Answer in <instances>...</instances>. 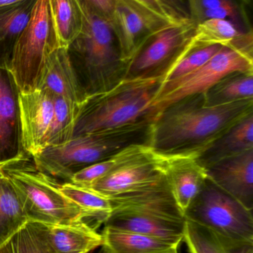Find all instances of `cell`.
<instances>
[{
	"label": "cell",
	"instance_id": "cell-14",
	"mask_svg": "<svg viewBox=\"0 0 253 253\" xmlns=\"http://www.w3.org/2000/svg\"><path fill=\"white\" fill-rule=\"evenodd\" d=\"M162 155L163 173L174 200L184 213L207 178L206 169L198 162L196 155Z\"/></svg>",
	"mask_w": 253,
	"mask_h": 253
},
{
	"label": "cell",
	"instance_id": "cell-26",
	"mask_svg": "<svg viewBox=\"0 0 253 253\" xmlns=\"http://www.w3.org/2000/svg\"><path fill=\"white\" fill-rule=\"evenodd\" d=\"M59 190L70 200L80 207L85 215V222L95 230H98L101 224H105L112 212L109 199L92 189L80 187L66 181L59 184Z\"/></svg>",
	"mask_w": 253,
	"mask_h": 253
},
{
	"label": "cell",
	"instance_id": "cell-38",
	"mask_svg": "<svg viewBox=\"0 0 253 253\" xmlns=\"http://www.w3.org/2000/svg\"><path fill=\"white\" fill-rule=\"evenodd\" d=\"M100 253H104L103 251H102V252Z\"/></svg>",
	"mask_w": 253,
	"mask_h": 253
},
{
	"label": "cell",
	"instance_id": "cell-30",
	"mask_svg": "<svg viewBox=\"0 0 253 253\" xmlns=\"http://www.w3.org/2000/svg\"><path fill=\"white\" fill-rule=\"evenodd\" d=\"M223 47L220 44H199L192 39L181 54L163 74L161 85L182 78L199 69Z\"/></svg>",
	"mask_w": 253,
	"mask_h": 253
},
{
	"label": "cell",
	"instance_id": "cell-24",
	"mask_svg": "<svg viewBox=\"0 0 253 253\" xmlns=\"http://www.w3.org/2000/svg\"><path fill=\"white\" fill-rule=\"evenodd\" d=\"M184 241L190 253H253V243L228 239L187 220Z\"/></svg>",
	"mask_w": 253,
	"mask_h": 253
},
{
	"label": "cell",
	"instance_id": "cell-37",
	"mask_svg": "<svg viewBox=\"0 0 253 253\" xmlns=\"http://www.w3.org/2000/svg\"><path fill=\"white\" fill-rule=\"evenodd\" d=\"M23 1H25V0H0V8L8 7V6L13 5V4H17V3L22 2Z\"/></svg>",
	"mask_w": 253,
	"mask_h": 253
},
{
	"label": "cell",
	"instance_id": "cell-13",
	"mask_svg": "<svg viewBox=\"0 0 253 253\" xmlns=\"http://www.w3.org/2000/svg\"><path fill=\"white\" fill-rule=\"evenodd\" d=\"M114 211H135L185 220L174 200L164 173L137 190L108 198Z\"/></svg>",
	"mask_w": 253,
	"mask_h": 253
},
{
	"label": "cell",
	"instance_id": "cell-34",
	"mask_svg": "<svg viewBox=\"0 0 253 253\" xmlns=\"http://www.w3.org/2000/svg\"><path fill=\"white\" fill-rule=\"evenodd\" d=\"M168 14L175 22L188 20V9L186 0H160Z\"/></svg>",
	"mask_w": 253,
	"mask_h": 253
},
{
	"label": "cell",
	"instance_id": "cell-6",
	"mask_svg": "<svg viewBox=\"0 0 253 253\" xmlns=\"http://www.w3.org/2000/svg\"><path fill=\"white\" fill-rule=\"evenodd\" d=\"M58 47L48 0H36L6 66L19 93L39 88L48 59Z\"/></svg>",
	"mask_w": 253,
	"mask_h": 253
},
{
	"label": "cell",
	"instance_id": "cell-10",
	"mask_svg": "<svg viewBox=\"0 0 253 253\" xmlns=\"http://www.w3.org/2000/svg\"><path fill=\"white\" fill-rule=\"evenodd\" d=\"M196 26L188 19L157 33L131 61L126 78L163 76L191 41Z\"/></svg>",
	"mask_w": 253,
	"mask_h": 253
},
{
	"label": "cell",
	"instance_id": "cell-11",
	"mask_svg": "<svg viewBox=\"0 0 253 253\" xmlns=\"http://www.w3.org/2000/svg\"><path fill=\"white\" fill-rule=\"evenodd\" d=\"M111 23L122 60L129 65L150 38L177 22L154 13L135 0H117Z\"/></svg>",
	"mask_w": 253,
	"mask_h": 253
},
{
	"label": "cell",
	"instance_id": "cell-12",
	"mask_svg": "<svg viewBox=\"0 0 253 253\" xmlns=\"http://www.w3.org/2000/svg\"><path fill=\"white\" fill-rule=\"evenodd\" d=\"M17 104L20 144L33 157L46 147L54 109L53 96L43 89L18 92Z\"/></svg>",
	"mask_w": 253,
	"mask_h": 253
},
{
	"label": "cell",
	"instance_id": "cell-15",
	"mask_svg": "<svg viewBox=\"0 0 253 253\" xmlns=\"http://www.w3.org/2000/svg\"><path fill=\"white\" fill-rule=\"evenodd\" d=\"M207 178L221 190L253 210V150L206 169Z\"/></svg>",
	"mask_w": 253,
	"mask_h": 253
},
{
	"label": "cell",
	"instance_id": "cell-27",
	"mask_svg": "<svg viewBox=\"0 0 253 253\" xmlns=\"http://www.w3.org/2000/svg\"><path fill=\"white\" fill-rule=\"evenodd\" d=\"M203 95L205 105L208 107L253 99V72L230 73L218 80Z\"/></svg>",
	"mask_w": 253,
	"mask_h": 253
},
{
	"label": "cell",
	"instance_id": "cell-17",
	"mask_svg": "<svg viewBox=\"0 0 253 253\" xmlns=\"http://www.w3.org/2000/svg\"><path fill=\"white\" fill-rule=\"evenodd\" d=\"M38 89L48 90L53 96L81 105L86 95L80 84L68 49L58 47L51 53Z\"/></svg>",
	"mask_w": 253,
	"mask_h": 253
},
{
	"label": "cell",
	"instance_id": "cell-8",
	"mask_svg": "<svg viewBox=\"0 0 253 253\" xmlns=\"http://www.w3.org/2000/svg\"><path fill=\"white\" fill-rule=\"evenodd\" d=\"M236 71L253 72V56L237 49L224 46L199 69L160 86L152 104V120L174 102L192 95L205 93L224 76Z\"/></svg>",
	"mask_w": 253,
	"mask_h": 253
},
{
	"label": "cell",
	"instance_id": "cell-1",
	"mask_svg": "<svg viewBox=\"0 0 253 253\" xmlns=\"http://www.w3.org/2000/svg\"><path fill=\"white\" fill-rule=\"evenodd\" d=\"M252 114L253 99L208 107L203 93L187 96L154 117L150 146L160 154L199 156Z\"/></svg>",
	"mask_w": 253,
	"mask_h": 253
},
{
	"label": "cell",
	"instance_id": "cell-16",
	"mask_svg": "<svg viewBox=\"0 0 253 253\" xmlns=\"http://www.w3.org/2000/svg\"><path fill=\"white\" fill-rule=\"evenodd\" d=\"M186 220L135 211H114L105 226L157 238L179 245L184 241Z\"/></svg>",
	"mask_w": 253,
	"mask_h": 253
},
{
	"label": "cell",
	"instance_id": "cell-29",
	"mask_svg": "<svg viewBox=\"0 0 253 253\" xmlns=\"http://www.w3.org/2000/svg\"><path fill=\"white\" fill-rule=\"evenodd\" d=\"M58 45L69 48L83 26V15L77 0H48Z\"/></svg>",
	"mask_w": 253,
	"mask_h": 253
},
{
	"label": "cell",
	"instance_id": "cell-18",
	"mask_svg": "<svg viewBox=\"0 0 253 253\" xmlns=\"http://www.w3.org/2000/svg\"><path fill=\"white\" fill-rule=\"evenodd\" d=\"M7 68L0 67V163L20 153L18 92ZM20 143V141H19Z\"/></svg>",
	"mask_w": 253,
	"mask_h": 253
},
{
	"label": "cell",
	"instance_id": "cell-25",
	"mask_svg": "<svg viewBox=\"0 0 253 253\" xmlns=\"http://www.w3.org/2000/svg\"><path fill=\"white\" fill-rule=\"evenodd\" d=\"M36 0L0 8V67L6 68L15 42L31 17Z\"/></svg>",
	"mask_w": 253,
	"mask_h": 253
},
{
	"label": "cell",
	"instance_id": "cell-22",
	"mask_svg": "<svg viewBox=\"0 0 253 253\" xmlns=\"http://www.w3.org/2000/svg\"><path fill=\"white\" fill-rule=\"evenodd\" d=\"M102 251L105 253H178L179 245L105 226Z\"/></svg>",
	"mask_w": 253,
	"mask_h": 253
},
{
	"label": "cell",
	"instance_id": "cell-9",
	"mask_svg": "<svg viewBox=\"0 0 253 253\" xmlns=\"http://www.w3.org/2000/svg\"><path fill=\"white\" fill-rule=\"evenodd\" d=\"M112 169L90 189L107 198L137 190L163 172V155L148 144H134L117 153Z\"/></svg>",
	"mask_w": 253,
	"mask_h": 253
},
{
	"label": "cell",
	"instance_id": "cell-19",
	"mask_svg": "<svg viewBox=\"0 0 253 253\" xmlns=\"http://www.w3.org/2000/svg\"><path fill=\"white\" fill-rule=\"evenodd\" d=\"M40 224L48 243L56 253H90L102 246L101 233L85 221Z\"/></svg>",
	"mask_w": 253,
	"mask_h": 253
},
{
	"label": "cell",
	"instance_id": "cell-23",
	"mask_svg": "<svg viewBox=\"0 0 253 253\" xmlns=\"http://www.w3.org/2000/svg\"><path fill=\"white\" fill-rule=\"evenodd\" d=\"M186 2L189 18L196 25L206 19L222 18L244 31H253L247 12L252 0H186Z\"/></svg>",
	"mask_w": 253,
	"mask_h": 253
},
{
	"label": "cell",
	"instance_id": "cell-32",
	"mask_svg": "<svg viewBox=\"0 0 253 253\" xmlns=\"http://www.w3.org/2000/svg\"><path fill=\"white\" fill-rule=\"evenodd\" d=\"M0 253H57L48 243L41 224L28 221L0 248Z\"/></svg>",
	"mask_w": 253,
	"mask_h": 253
},
{
	"label": "cell",
	"instance_id": "cell-4",
	"mask_svg": "<svg viewBox=\"0 0 253 253\" xmlns=\"http://www.w3.org/2000/svg\"><path fill=\"white\" fill-rule=\"evenodd\" d=\"M162 77L125 78L107 91L86 96L80 105L74 136L108 130L145 119L152 121L150 111Z\"/></svg>",
	"mask_w": 253,
	"mask_h": 253
},
{
	"label": "cell",
	"instance_id": "cell-2",
	"mask_svg": "<svg viewBox=\"0 0 253 253\" xmlns=\"http://www.w3.org/2000/svg\"><path fill=\"white\" fill-rule=\"evenodd\" d=\"M83 15V26L68 51L86 96L107 91L126 78L127 64L122 60L112 25L83 0H77Z\"/></svg>",
	"mask_w": 253,
	"mask_h": 253
},
{
	"label": "cell",
	"instance_id": "cell-5",
	"mask_svg": "<svg viewBox=\"0 0 253 253\" xmlns=\"http://www.w3.org/2000/svg\"><path fill=\"white\" fill-rule=\"evenodd\" d=\"M0 166L16 190L28 221L45 224L84 221L83 211L60 191L56 179L28 162L22 153Z\"/></svg>",
	"mask_w": 253,
	"mask_h": 253
},
{
	"label": "cell",
	"instance_id": "cell-7",
	"mask_svg": "<svg viewBox=\"0 0 253 253\" xmlns=\"http://www.w3.org/2000/svg\"><path fill=\"white\" fill-rule=\"evenodd\" d=\"M184 216L224 237L253 243V211L209 178L205 180Z\"/></svg>",
	"mask_w": 253,
	"mask_h": 253
},
{
	"label": "cell",
	"instance_id": "cell-20",
	"mask_svg": "<svg viewBox=\"0 0 253 253\" xmlns=\"http://www.w3.org/2000/svg\"><path fill=\"white\" fill-rule=\"evenodd\" d=\"M193 40L199 44L233 47L253 56V31H244L229 19L212 18L198 24Z\"/></svg>",
	"mask_w": 253,
	"mask_h": 253
},
{
	"label": "cell",
	"instance_id": "cell-21",
	"mask_svg": "<svg viewBox=\"0 0 253 253\" xmlns=\"http://www.w3.org/2000/svg\"><path fill=\"white\" fill-rule=\"evenodd\" d=\"M253 150V114L233 126L197 157L205 169Z\"/></svg>",
	"mask_w": 253,
	"mask_h": 253
},
{
	"label": "cell",
	"instance_id": "cell-35",
	"mask_svg": "<svg viewBox=\"0 0 253 253\" xmlns=\"http://www.w3.org/2000/svg\"><path fill=\"white\" fill-rule=\"evenodd\" d=\"M97 13L111 22L117 0H83Z\"/></svg>",
	"mask_w": 253,
	"mask_h": 253
},
{
	"label": "cell",
	"instance_id": "cell-3",
	"mask_svg": "<svg viewBox=\"0 0 253 253\" xmlns=\"http://www.w3.org/2000/svg\"><path fill=\"white\" fill-rule=\"evenodd\" d=\"M152 121L145 119L108 130L76 135L57 146H49L33 156L36 168L52 178L69 181L77 171L112 157L134 144H148Z\"/></svg>",
	"mask_w": 253,
	"mask_h": 253
},
{
	"label": "cell",
	"instance_id": "cell-36",
	"mask_svg": "<svg viewBox=\"0 0 253 253\" xmlns=\"http://www.w3.org/2000/svg\"><path fill=\"white\" fill-rule=\"evenodd\" d=\"M135 1H138L140 4L145 6L147 8L152 10L154 13H157V14L159 15H161V16L168 18V19H171V20L175 22V21H174L173 19L169 16V15L168 14L166 8H165L163 4L160 2V0H135Z\"/></svg>",
	"mask_w": 253,
	"mask_h": 253
},
{
	"label": "cell",
	"instance_id": "cell-31",
	"mask_svg": "<svg viewBox=\"0 0 253 253\" xmlns=\"http://www.w3.org/2000/svg\"><path fill=\"white\" fill-rule=\"evenodd\" d=\"M53 119L46 138V147L57 146L71 140L80 105L59 96H53Z\"/></svg>",
	"mask_w": 253,
	"mask_h": 253
},
{
	"label": "cell",
	"instance_id": "cell-28",
	"mask_svg": "<svg viewBox=\"0 0 253 253\" xmlns=\"http://www.w3.org/2000/svg\"><path fill=\"white\" fill-rule=\"evenodd\" d=\"M28 221L16 190L0 166V248Z\"/></svg>",
	"mask_w": 253,
	"mask_h": 253
},
{
	"label": "cell",
	"instance_id": "cell-33",
	"mask_svg": "<svg viewBox=\"0 0 253 253\" xmlns=\"http://www.w3.org/2000/svg\"><path fill=\"white\" fill-rule=\"evenodd\" d=\"M117 154L109 159L92 164L80 169L72 175L68 182L80 187L91 188L112 169L117 159Z\"/></svg>",
	"mask_w": 253,
	"mask_h": 253
}]
</instances>
